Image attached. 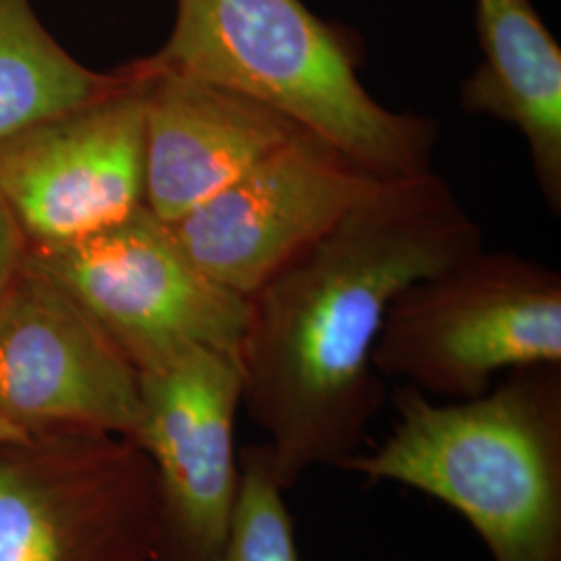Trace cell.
I'll return each instance as SVG.
<instances>
[{"label":"cell","mask_w":561,"mask_h":561,"mask_svg":"<svg viewBox=\"0 0 561 561\" xmlns=\"http://www.w3.org/2000/svg\"><path fill=\"white\" fill-rule=\"evenodd\" d=\"M481 248L479 222L435 171L381 181L248 298L243 410L287 491L366 447L385 401L375 347L393 300Z\"/></svg>","instance_id":"cell-1"},{"label":"cell","mask_w":561,"mask_h":561,"mask_svg":"<svg viewBox=\"0 0 561 561\" xmlns=\"http://www.w3.org/2000/svg\"><path fill=\"white\" fill-rule=\"evenodd\" d=\"M30 241L20 221L9 206L7 198L0 194V301L9 291L11 283L20 275L27 259Z\"/></svg>","instance_id":"cell-15"},{"label":"cell","mask_w":561,"mask_h":561,"mask_svg":"<svg viewBox=\"0 0 561 561\" xmlns=\"http://www.w3.org/2000/svg\"><path fill=\"white\" fill-rule=\"evenodd\" d=\"M144 101V204L175 222L300 134L238 92L134 60Z\"/></svg>","instance_id":"cell-11"},{"label":"cell","mask_w":561,"mask_h":561,"mask_svg":"<svg viewBox=\"0 0 561 561\" xmlns=\"http://www.w3.org/2000/svg\"><path fill=\"white\" fill-rule=\"evenodd\" d=\"M138 379L131 442L154 479V561H219L240 500V352L194 347Z\"/></svg>","instance_id":"cell-7"},{"label":"cell","mask_w":561,"mask_h":561,"mask_svg":"<svg viewBox=\"0 0 561 561\" xmlns=\"http://www.w3.org/2000/svg\"><path fill=\"white\" fill-rule=\"evenodd\" d=\"M20 435L7 424V422L0 419V442H7V439H18Z\"/></svg>","instance_id":"cell-16"},{"label":"cell","mask_w":561,"mask_h":561,"mask_svg":"<svg viewBox=\"0 0 561 561\" xmlns=\"http://www.w3.org/2000/svg\"><path fill=\"white\" fill-rule=\"evenodd\" d=\"M146 454L108 433L0 442V561H154Z\"/></svg>","instance_id":"cell-6"},{"label":"cell","mask_w":561,"mask_h":561,"mask_svg":"<svg viewBox=\"0 0 561 561\" xmlns=\"http://www.w3.org/2000/svg\"><path fill=\"white\" fill-rule=\"evenodd\" d=\"M381 181L301 129L217 196L167 225L206 277L248 300Z\"/></svg>","instance_id":"cell-9"},{"label":"cell","mask_w":561,"mask_h":561,"mask_svg":"<svg viewBox=\"0 0 561 561\" xmlns=\"http://www.w3.org/2000/svg\"><path fill=\"white\" fill-rule=\"evenodd\" d=\"M144 60L259 102L379 180L433 171L437 123L377 101L352 41L301 0H178L169 38Z\"/></svg>","instance_id":"cell-3"},{"label":"cell","mask_w":561,"mask_h":561,"mask_svg":"<svg viewBox=\"0 0 561 561\" xmlns=\"http://www.w3.org/2000/svg\"><path fill=\"white\" fill-rule=\"evenodd\" d=\"M0 419L20 437L131 439L140 379L92 317L27 259L0 301Z\"/></svg>","instance_id":"cell-8"},{"label":"cell","mask_w":561,"mask_h":561,"mask_svg":"<svg viewBox=\"0 0 561 561\" xmlns=\"http://www.w3.org/2000/svg\"><path fill=\"white\" fill-rule=\"evenodd\" d=\"M219 561H301L287 489L264 442L241 447L240 500Z\"/></svg>","instance_id":"cell-14"},{"label":"cell","mask_w":561,"mask_h":561,"mask_svg":"<svg viewBox=\"0 0 561 561\" xmlns=\"http://www.w3.org/2000/svg\"><path fill=\"white\" fill-rule=\"evenodd\" d=\"M396 422L341 470L442 502L489 561H561V364L520 368L486 393H396Z\"/></svg>","instance_id":"cell-2"},{"label":"cell","mask_w":561,"mask_h":561,"mask_svg":"<svg viewBox=\"0 0 561 561\" xmlns=\"http://www.w3.org/2000/svg\"><path fill=\"white\" fill-rule=\"evenodd\" d=\"M541 364H561V275L484 248L408 285L375 347L381 377L442 401L479 398Z\"/></svg>","instance_id":"cell-4"},{"label":"cell","mask_w":561,"mask_h":561,"mask_svg":"<svg viewBox=\"0 0 561 561\" xmlns=\"http://www.w3.org/2000/svg\"><path fill=\"white\" fill-rule=\"evenodd\" d=\"M481 65L461 83L466 113L518 129L551 213H561V48L530 0H477Z\"/></svg>","instance_id":"cell-12"},{"label":"cell","mask_w":561,"mask_h":561,"mask_svg":"<svg viewBox=\"0 0 561 561\" xmlns=\"http://www.w3.org/2000/svg\"><path fill=\"white\" fill-rule=\"evenodd\" d=\"M115 92L0 144V194L30 245L85 238L144 204V101L134 60Z\"/></svg>","instance_id":"cell-10"},{"label":"cell","mask_w":561,"mask_h":561,"mask_svg":"<svg viewBox=\"0 0 561 561\" xmlns=\"http://www.w3.org/2000/svg\"><path fill=\"white\" fill-rule=\"evenodd\" d=\"M27 262L78 301L138 373L194 347L240 352L248 300L206 277L146 204L85 238L30 245Z\"/></svg>","instance_id":"cell-5"},{"label":"cell","mask_w":561,"mask_h":561,"mask_svg":"<svg viewBox=\"0 0 561 561\" xmlns=\"http://www.w3.org/2000/svg\"><path fill=\"white\" fill-rule=\"evenodd\" d=\"M125 80V65L102 73L69 55L30 0H0V144L115 92Z\"/></svg>","instance_id":"cell-13"}]
</instances>
